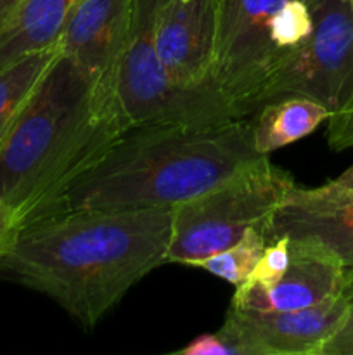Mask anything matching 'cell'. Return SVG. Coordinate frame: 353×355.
<instances>
[{"mask_svg": "<svg viewBox=\"0 0 353 355\" xmlns=\"http://www.w3.org/2000/svg\"><path fill=\"white\" fill-rule=\"evenodd\" d=\"M172 208L71 210L17 231L0 276L47 295L85 328L168 263Z\"/></svg>", "mask_w": 353, "mask_h": 355, "instance_id": "1", "label": "cell"}, {"mask_svg": "<svg viewBox=\"0 0 353 355\" xmlns=\"http://www.w3.org/2000/svg\"><path fill=\"white\" fill-rule=\"evenodd\" d=\"M128 127L114 83L59 54L0 141V201L16 234L54 215L73 182Z\"/></svg>", "mask_w": 353, "mask_h": 355, "instance_id": "2", "label": "cell"}, {"mask_svg": "<svg viewBox=\"0 0 353 355\" xmlns=\"http://www.w3.org/2000/svg\"><path fill=\"white\" fill-rule=\"evenodd\" d=\"M262 158L253 121L130 125L66 191L55 214L173 208ZM54 214V215H55Z\"/></svg>", "mask_w": 353, "mask_h": 355, "instance_id": "3", "label": "cell"}, {"mask_svg": "<svg viewBox=\"0 0 353 355\" xmlns=\"http://www.w3.org/2000/svg\"><path fill=\"white\" fill-rule=\"evenodd\" d=\"M296 186L286 170L262 156L199 196L172 208L168 262L187 266L263 229Z\"/></svg>", "mask_w": 353, "mask_h": 355, "instance_id": "4", "label": "cell"}, {"mask_svg": "<svg viewBox=\"0 0 353 355\" xmlns=\"http://www.w3.org/2000/svg\"><path fill=\"white\" fill-rule=\"evenodd\" d=\"M161 0H135L114 89L130 125L204 127L244 118L215 85L185 89L172 82L154 49V17Z\"/></svg>", "mask_w": 353, "mask_h": 355, "instance_id": "5", "label": "cell"}, {"mask_svg": "<svg viewBox=\"0 0 353 355\" xmlns=\"http://www.w3.org/2000/svg\"><path fill=\"white\" fill-rule=\"evenodd\" d=\"M314 28L305 44L273 73L260 107L286 96L314 99L331 113L353 90V2L310 0Z\"/></svg>", "mask_w": 353, "mask_h": 355, "instance_id": "6", "label": "cell"}, {"mask_svg": "<svg viewBox=\"0 0 353 355\" xmlns=\"http://www.w3.org/2000/svg\"><path fill=\"white\" fill-rule=\"evenodd\" d=\"M286 0H220L211 82L242 116L260 110V97L284 59L273 40V17Z\"/></svg>", "mask_w": 353, "mask_h": 355, "instance_id": "7", "label": "cell"}, {"mask_svg": "<svg viewBox=\"0 0 353 355\" xmlns=\"http://www.w3.org/2000/svg\"><path fill=\"white\" fill-rule=\"evenodd\" d=\"M348 315L345 293L286 312L242 311L230 305L221 324L244 355H320Z\"/></svg>", "mask_w": 353, "mask_h": 355, "instance_id": "8", "label": "cell"}, {"mask_svg": "<svg viewBox=\"0 0 353 355\" xmlns=\"http://www.w3.org/2000/svg\"><path fill=\"white\" fill-rule=\"evenodd\" d=\"M220 0H161L154 17V49L173 83L213 85Z\"/></svg>", "mask_w": 353, "mask_h": 355, "instance_id": "9", "label": "cell"}, {"mask_svg": "<svg viewBox=\"0 0 353 355\" xmlns=\"http://www.w3.org/2000/svg\"><path fill=\"white\" fill-rule=\"evenodd\" d=\"M348 270L329 250L308 238L289 236V263L270 286H235L234 307L256 312H286L338 297L345 291Z\"/></svg>", "mask_w": 353, "mask_h": 355, "instance_id": "10", "label": "cell"}, {"mask_svg": "<svg viewBox=\"0 0 353 355\" xmlns=\"http://www.w3.org/2000/svg\"><path fill=\"white\" fill-rule=\"evenodd\" d=\"M279 236L314 239L353 269V189L294 186L266 224V243Z\"/></svg>", "mask_w": 353, "mask_h": 355, "instance_id": "11", "label": "cell"}, {"mask_svg": "<svg viewBox=\"0 0 353 355\" xmlns=\"http://www.w3.org/2000/svg\"><path fill=\"white\" fill-rule=\"evenodd\" d=\"M134 3L135 0H76L59 37L61 54L93 78L114 83Z\"/></svg>", "mask_w": 353, "mask_h": 355, "instance_id": "12", "label": "cell"}, {"mask_svg": "<svg viewBox=\"0 0 353 355\" xmlns=\"http://www.w3.org/2000/svg\"><path fill=\"white\" fill-rule=\"evenodd\" d=\"M76 0H23L0 30V69L23 55L59 45Z\"/></svg>", "mask_w": 353, "mask_h": 355, "instance_id": "13", "label": "cell"}, {"mask_svg": "<svg viewBox=\"0 0 353 355\" xmlns=\"http://www.w3.org/2000/svg\"><path fill=\"white\" fill-rule=\"evenodd\" d=\"M331 111L320 103L301 96H286L265 104L255 113L253 146L262 156L310 135Z\"/></svg>", "mask_w": 353, "mask_h": 355, "instance_id": "14", "label": "cell"}, {"mask_svg": "<svg viewBox=\"0 0 353 355\" xmlns=\"http://www.w3.org/2000/svg\"><path fill=\"white\" fill-rule=\"evenodd\" d=\"M59 54L61 49L54 45L23 55L0 69V141L24 110Z\"/></svg>", "mask_w": 353, "mask_h": 355, "instance_id": "15", "label": "cell"}, {"mask_svg": "<svg viewBox=\"0 0 353 355\" xmlns=\"http://www.w3.org/2000/svg\"><path fill=\"white\" fill-rule=\"evenodd\" d=\"M265 246V231L263 229H249L235 245L210 257H204V259L192 260L187 266L204 269L206 272L221 277L234 286H239L251 276Z\"/></svg>", "mask_w": 353, "mask_h": 355, "instance_id": "16", "label": "cell"}, {"mask_svg": "<svg viewBox=\"0 0 353 355\" xmlns=\"http://www.w3.org/2000/svg\"><path fill=\"white\" fill-rule=\"evenodd\" d=\"M287 263H289V236H279L266 243L255 270L244 283L255 286H270L282 277Z\"/></svg>", "mask_w": 353, "mask_h": 355, "instance_id": "17", "label": "cell"}, {"mask_svg": "<svg viewBox=\"0 0 353 355\" xmlns=\"http://www.w3.org/2000/svg\"><path fill=\"white\" fill-rule=\"evenodd\" d=\"M180 355H244V349L232 338L230 335L218 329L215 333H206L192 342L187 343L183 349H180Z\"/></svg>", "mask_w": 353, "mask_h": 355, "instance_id": "18", "label": "cell"}, {"mask_svg": "<svg viewBox=\"0 0 353 355\" xmlns=\"http://www.w3.org/2000/svg\"><path fill=\"white\" fill-rule=\"evenodd\" d=\"M327 125V142L334 151L353 148V90L339 110L331 113Z\"/></svg>", "mask_w": 353, "mask_h": 355, "instance_id": "19", "label": "cell"}, {"mask_svg": "<svg viewBox=\"0 0 353 355\" xmlns=\"http://www.w3.org/2000/svg\"><path fill=\"white\" fill-rule=\"evenodd\" d=\"M348 270L345 297L348 300V315L336 335L322 349L320 355H353V269Z\"/></svg>", "mask_w": 353, "mask_h": 355, "instance_id": "20", "label": "cell"}, {"mask_svg": "<svg viewBox=\"0 0 353 355\" xmlns=\"http://www.w3.org/2000/svg\"><path fill=\"white\" fill-rule=\"evenodd\" d=\"M14 238H16V231H14L12 225H10L6 207H3V203L0 201V257L9 250Z\"/></svg>", "mask_w": 353, "mask_h": 355, "instance_id": "21", "label": "cell"}, {"mask_svg": "<svg viewBox=\"0 0 353 355\" xmlns=\"http://www.w3.org/2000/svg\"><path fill=\"white\" fill-rule=\"evenodd\" d=\"M23 0H0V30L3 28V24L12 17V14L16 12V9L19 7V3Z\"/></svg>", "mask_w": 353, "mask_h": 355, "instance_id": "22", "label": "cell"}, {"mask_svg": "<svg viewBox=\"0 0 353 355\" xmlns=\"http://www.w3.org/2000/svg\"><path fill=\"white\" fill-rule=\"evenodd\" d=\"M325 186L332 187V189H353V165L348 170H345L338 179L331 180Z\"/></svg>", "mask_w": 353, "mask_h": 355, "instance_id": "23", "label": "cell"}, {"mask_svg": "<svg viewBox=\"0 0 353 355\" xmlns=\"http://www.w3.org/2000/svg\"><path fill=\"white\" fill-rule=\"evenodd\" d=\"M350 2H353V0H350Z\"/></svg>", "mask_w": 353, "mask_h": 355, "instance_id": "24", "label": "cell"}]
</instances>
